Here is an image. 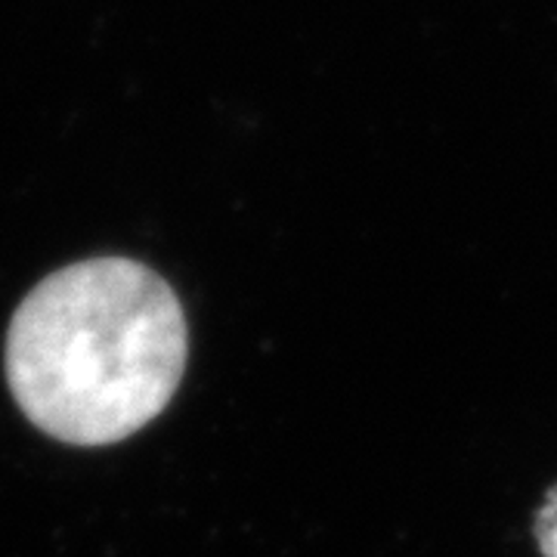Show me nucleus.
<instances>
[{
    "label": "nucleus",
    "instance_id": "1",
    "mask_svg": "<svg viewBox=\"0 0 557 557\" xmlns=\"http://www.w3.org/2000/svg\"><path fill=\"white\" fill-rule=\"evenodd\" d=\"M189 335L174 288L131 258H94L38 282L7 332L10 394L47 437L109 446L168 409Z\"/></svg>",
    "mask_w": 557,
    "mask_h": 557
},
{
    "label": "nucleus",
    "instance_id": "2",
    "mask_svg": "<svg viewBox=\"0 0 557 557\" xmlns=\"http://www.w3.org/2000/svg\"><path fill=\"white\" fill-rule=\"evenodd\" d=\"M533 536H536L539 555L557 557V483L545 493L533 518Z\"/></svg>",
    "mask_w": 557,
    "mask_h": 557
}]
</instances>
